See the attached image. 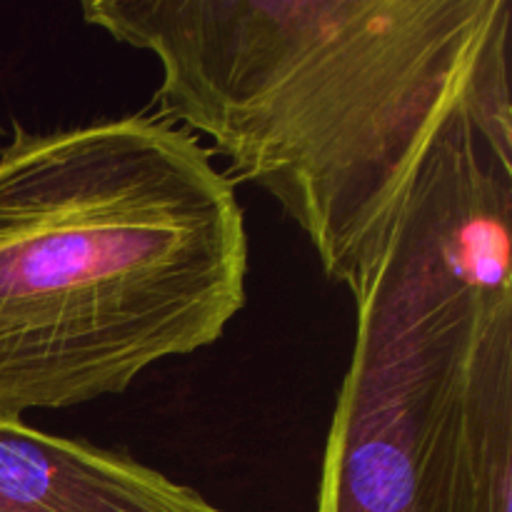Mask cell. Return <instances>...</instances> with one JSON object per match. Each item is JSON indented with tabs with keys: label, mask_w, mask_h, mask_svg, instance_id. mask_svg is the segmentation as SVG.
I'll list each match as a JSON object with an SVG mask.
<instances>
[{
	"label": "cell",
	"mask_w": 512,
	"mask_h": 512,
	"mask_svg": "<svg viewBox=\"0 0 512 512\" xmlns=\"http://www.w3.org/2000/svg\"><path fill=\"white\" fill-rule=\"evenodd\" d=\"M160 110L0 148V415L123 395L218 343L243 310L238 185Z\"/></svg>",
	"instance_id": "cell-2"
},
{
	"label": "cell",
	"mask_w": 512,
	"mask_h": 512,
	"mask_svg": "<svg viewBox=\"0 0 512 512\" xmlns=\"http://www.w3.org/2000/svg\"><path fill=\"white\" fill-rule=\"evenodd\" d=\"M0 512H223L120 450L0 415Z\"/></svg>",
	"instance_id": "cell-4"
},
{
	"label": "cell",
	"mask_w": 512,
	"mask_h": 512,
	"mask_svg": "<svg viewBox=\"0 0 512 512\" xmlns=\"http://www.w3.org/2000/svg\"><path fill=\"white\" fill-rule=\"evenodd\" d=\"M318 512H512V280L420 228L355 298Z\"/></svg>",
	"instance_id": "cell-3"
},
{
	"label": "cell",
	"mask_w": 512,
	"mask_h": 512,
	"mask_svg": "<svg viewBox=\"0 0 512 512\" xmlns=\"http://www.w3.org/2000/svg\"><path fill=\"white\" fill-rule=\"evenodd\" d=\"M160 65L163 115L265 190L363 293L440 140L512 163V0H85Z\"/></svg>",
	"instance_id": "cell-1"
}]
</instances>
